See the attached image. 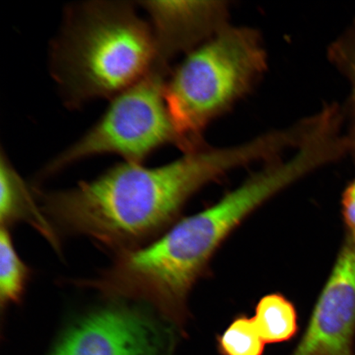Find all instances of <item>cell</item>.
Instances as JSON below:
<instances>
[{
	"mask_svg": "<svg viewBox=\"0 0 355 355\" xmlns=\"http://www.w3.org/2000/svg\"><path fill=\"white\" fill-rule=\"evenodd\" d=\"M270 153L259 136L225 148L204 146L157 168L126 162L72 189L38 192L39 206L55 232L91 238L118 254L154 241L204 185L266 162Z\"/></svg>",
	"mask_w": 355,
	"mask_h": 355,
	"instance_id": "cell-1",
	"label": "cell"
},
{
	"mask_svg": "<svg viewBox=\"0 0 355 355\" xmlns=\"http://www.w3.org/2000/svg\"><path fill=\"white\" fill-rule=\"evenodd\" d=\"M333 159L324 137H308L290 158L270 163L214 205L178 222L150 244L118 254L108 270L110 290L184 325L189 293L222 242L261 204Z\"/></svg>",
	"mask_w": 355,
	"mask_h": 355,
	"instance_id": "cell-2",
	"label": "cell"
},
{
	"mask_svg": "<svg viewBox=\"0 0 355 355\" xmlns=\"http://www.w3.org/2000/svg\"><path fill=\"white\" fill-rule=\"evenodd\" d=\"M152 28L130 2L96 1L67 10L52 50V73L72 107L112 97L153 69Z\"/></svg>",
	"mask_w": 355,
	"mask_h": 355,
	"instance_id": "cell-3",
	"label": "cell"
},
{
	"mask_svg": "<svg viewBox=\"0 0 355 355\" xmlns=\"http://www.w3.org/2000/svg\"><path fill=\"white\" fill-rule=\"evenodd\" d=\"M266 66L263 40L248 26L229 25L189 52L165 87L177 146L184 153L204 148L207 126L251 90Z\"/></svg>",
	"mask_w": 355,
	"mask_h": 355,
	"instance_id": "cell-4",
	"label": "cell"
},
{
	"mask_svg": "<svg viewBox=\"0 0 355 355\" xmlns=\"http://www.w3.org/2000/svg\"><path fill=\"white\" fill-rule=\"evenodd\" d=\"M166 75V71L153 68L115 96L98 123L49 163L43 174L51 175L79 159L105 153L141 164L159 146L178 145L165 99Z\"/></svg>",
	"mask_w": 355,
	"mask_h": 355,
	"instance_id": "cell-5",
	"label": "cell"
},
{
	"mask_svg": "<svg viewBox=\"0 0 355 355\" xmlns=\"http://www.w3.org/2000/svg\"><path fill=\"white\" fill-rule=\"evenodd\" d=\"M112 301L69 327L51 355H175L179 327L144 304Z\"/></svg>",
	"mask_w": 355,
	"mask_h": 355,
	"instance_id": "cell-6",
	"label": "cell"
},
{
	"mask_svg": "<svg viewBox=\"0 0 355 355\" xmlns=\"http://www.w3.org/2000/svg\"><path fill=\"white\" fill-rule=\"evenodd\" d=\"M355 239L348 236L291 355H355Z\"/></svg>",
	"mask_w": 355,
	"mask_h": 355,
	"instance_id": "cell-7",
	"label": "cell"
},
{
	"mask_svg": "<svg viewBox=\"0 0 355 355\" xmlns=\"http://www.w3.org/2000/svg\"><path fill=\"white\" fill-rule=\"evenodd\" d=\"M152 21L155 68L168 70V62L189 53L229 26L225 1H145Z\"/></svg>",
	"mask_w": 355,
	"mask_h": 355,
	"instance_id": "cell-8",
	"label": "cell"
},
{
	"mask_svg": "<svg viewBox=\"0 0 355 355\" xmlns=\"http://www.w3.org/2000/svg\"><path fill=\"white\" fill-rule=\"evenodd\" d=\"M0 221L1 226H10L19 221L32 225L47 241L58 248L57 235L44 217L41 208L35 203L33 197L24 181L2 150L0 159Z\"/></svg>",
	"mask_w": 355,
	"mask_h": 355,
	"instance_id": "cell-9",
	"label": "cell"
},
{
	"mask_svg": "<svg viewBox=\"0 0 355 355\" xmlns=\"http://www.w3.org/2000/svg\"><path fill=\"white\" fill-rule=\"evenodd\" d=\"M252 318L265 343H286L299 330L295 306L282 295L263 297L256 306Z\"/></svg>",
	"mask_w": 355,
	"mask_h": 355,
	"instance_id": "cell-10",
	"label": "cell"
},
{
	"mask_svg": "<svg viewBox=\"0 0 355 355\" xmlns=\"http://www.w3.org/2000/svg\"><path fill=\"white\" fill-rule=\"evenodd\" d=\"M31 270L17 252L10 230L0 232V304L1 309L19 304L24 295Z\"/></svg>",
	"mask_w": 355,
	"mask_h": 355,
	"instance_id": "cell-11",
	"label": "cell"
},
{
	"mask_svg": "<svg viewBox=\"0 0 355 355\" xmlns=\"http://www.w3.org/2000/svg\"><path fill=\"white\" fill-rule=\"evenodd\" d=\"M328 54L331 63L349 82L350 95L345 111L349 119L346 137L349 141V153L355 158V19L345 32L333 42Z\"/></svg>",
	"mask_w": 355,
	"mask_h": 355,
	"instance_id": "cell-12",
	"label": "cell"
},
{
	"mask_svg": "<svg viewBox=\"0 0 355 355\" xmlns=\"http://www.w3.org/2000/svg\"><path fill=\"white\" fill-rule=\"evenodd\" d=\"M217 344L222 355H263L266 343L254 318L241 315L218 336Z\"/></svg>",
	"mask_w": 355,
	"mask_h": 355,
	"instance_id": "cell-13",
	"label": "cell"
},
{
	"mask_svg": "<svg viewBox=\"0 0 355 355\" xmlns=\"http://www.w3.org/2000/svg\"><path fill=\"white\" fill-rule=\"evenodd\" d=\"M343 216L348 228V236L355 239V179L343 194Z\"/></svg>",
	"mask_w": 355,
	"mask_h": 355,
	"instance_id": "cell-14",
	"label": "cell"
}]
</instances>
